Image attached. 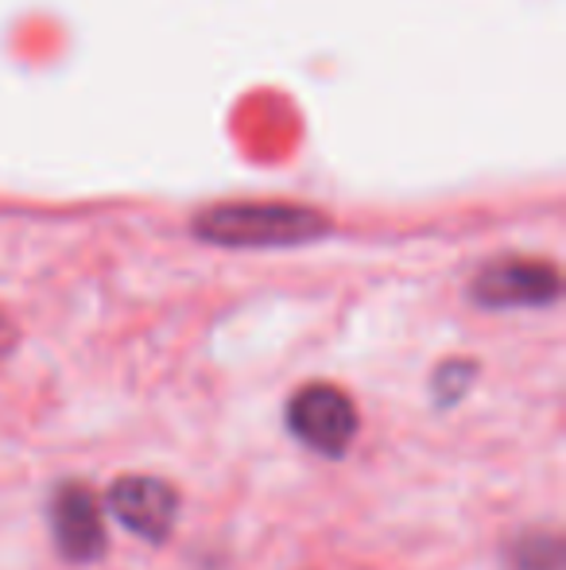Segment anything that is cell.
Listing matches in <instances>:
<instances>
[{"instance_id": "cell-6", "label": "cell", "mask_w": 566, "mask_h": 570, "mask_svg": "<svg viewBox=\"0 0 566 570\" xmlns=\"http://www.w3.org/2000/svg\"><path fill=\"white\" fill-rule=\"evenodd\" d=\"M513 570H563V540L555 532H524L513 548Z\"/></svg>"}, {"instance_id": "cell-1", "label": "cell", "mask_w": 566, "mask_h": 570, "mask_svg": "<svg viewBox=\"0 0 566 570\" xmlns=\"http://www.w3.org/2000/svg\"><path fill=\"white\" fill-rule=\"evenodd\" d=\"M334 229V222L322 210L302 203H218L206 206L190 233L206 245L221 248H295L310 245V240L326 237Z\"/></svg>"}, {"instance_id": "cell-7", "label": "cell", "mask_w": 566, "mask_h": 570, "mask_svg": "<svg viewBox=\"0 0 566 570\" xmlns=\"http://www.w3.org/2000/svg\"><path fill=\"white\" fill-rule=\"evenodd\" d=\"M474 373L477 365L474 361H443V365L435 368V381H430V396H435V407H454L461 396L469 392V384H474Z\"/></svg>"}, {"instance_id": "cell-5", "label": "cell", "mask_w": 566, "mask_h": 570, "mask_svg": "<svg viewBox=\"0 0 566 570\" xmlns=\"http://www.w3.org/2000/svg\"><path fill=\"white\" fill-rule=\"evenodd\" d=\"M51 528L62 559L86 567L106 556V524L101 504L86 485H62L51 501Z\"/></svg>"}, {"instance_id": "cell-3", "label": "cell", "mask_w": 566, "mask_h": 570, "mask_svg": "<svg viewBox=\"0 0 566 570\" xmlns=\"http://www.w3.org/2000/svg\"><path fill=\"white\" fill-rule=\"evenodd\" d=\"M287 428L310 451L326 458H341L354 446L357 407L341 389L318 381L291 396V404H287Z\"/></svg>"}, {"instance_id": "cell-2", "label": "cell", "mask_w": 566, "mask_h": 570, "mask_svg": "<svg viewBox=\"0 0 566 570\" xmlns=\"http://www.w3.org/2000/svg\"><path fill=\"white\" fill-rule=\"evenodd\" d=\"M563 292V276L552 261L532 256H505L485 264L469 284V299L477 307L508 311V307H552Z\"/></svg>"}, {"instance_id": "cell-4", "label": "cell", "mask_w": 566, "mask_h": 570, "mask_svg": "<svg viewBox=\"0 0 566 570\" xmlns=\"http://www.w3.org/2000/svg\"><path fill=\"white\" fill-rule=\"evenodd\" d=\"M109 509L117 512L129 532H137L148 543H163L179 520V493L167 481L129 473L109 489Z\"/></svg>"}, {"instance_id": "cell-8", "label": "cell", "mask_w": 566, "mask_h": 570, "mask_svg": "<svg viewBox=\"0 0 566 570\" xmlns=\"http://www.w3.org/2000/svg\"><path fill=\"white\" fill-rule=\"evenodd\" d=\"M12 338H16L12 323H8V318H4V315H0V350H8V345H12Z\"/></svg>"}]
</instances>
